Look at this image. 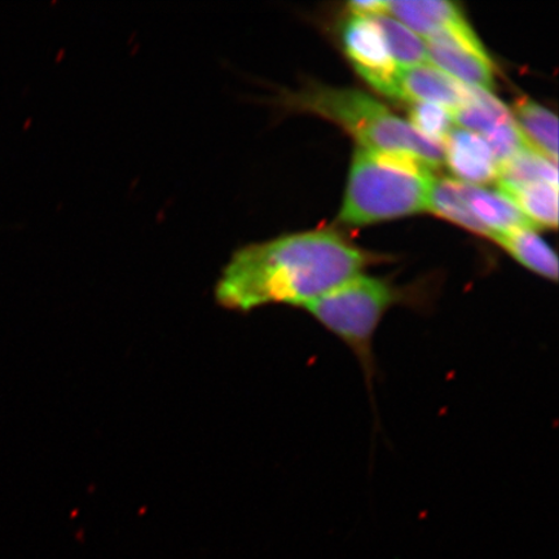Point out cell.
<instances>
[{
	"mask_svg": "<svg viewBox=\"0 0 559 559\" xmlns=\"http://www.w3.org/2000/svg\"><path fill=\"white\" fill-rule=\"evenodd\" d=\"M374 257L333 230H312L236 250L216 284L230 311L265 305L305 307L362 274Z\"/></svg>",
	"mask_w": 559,
	"mask_h": 559,
	"instance_id": "obj_1",
	"label": "cell"
},
{
	"mask_svg": "<svg viewBox=\"0 0 559 559\" xmlns=\"http://www.w3.org/2000/svg\"><path fill=\"white\" fill-rule=\"evenodd\" d=\"M431 166L411 153L356 148L340 221L367 226L428 212Z\"/></svg>",
	"mask_w": 559,
	"mask_h": 559,
	"instance_id": "obj_2",
	"label": "cell"
},
{
	"mask_svg": "<svg viewBox=\"0 0 559 559\" xmlns=\"http://www.w3.org/2000/svg\"><path fill=\"white\" fill-rule=\"evenodd\" d=\"M277 103L286 109L310 111L338 123L358 140L361 148L411 153L432 170L444 163L442 145L419 134L409 122L361 91L313 86L283 94Z\"/></svg>",
	"mask_w": 559,
	"mask_h": 559,
	"instance_id": "obj_3",
	"label": "cell"
},
{
	"mask_svg": "<svg viewBox=\"0 0 559 559\" xmlns=\"http://www.w3.org/2000/svg\"><path fill=\"white\" fill-rule=\"evenodd\" d=\"M408 300L412 298L407 290L396 288L388 280L361 274L313 300L305 310L352 349L370 386L376 374V333L388 312Z\"/></svg>",
	"mask_w": 559,
	"mask_h": 559,
	"instance_id": "obj_4",
	"label": "cell"
},
{
	"mask_svg": "<svg viewBox=\"0 0 559 559\" xmlns=\"http://www.w3.org/2000/svg\"><path fill=\"white\" fill-rule=\"evenodd\" d=\"M428 58L463 85L491 91L495 69L484 45L465 19L426 38Z\"/></svg>",
	"mask_w": 559,
	"mask_h": 559,
	"instance_id": "obj_5",
	"label": "cell"
},
{
	"mask_svg": "<svg viewBox=\"0 0 559 559\" xmlns=\"http://www.w3.org/2000/svg\"><path fill=\"white\" fill-rule=\"evenodd\" d=\"M342 45L358 73L380 94L401 100L400 72L372 17L352 15L342 25Z\"/></svg>",
	"mask_w": 559,
	"mask_h": 559,
	"instance_id": "obj_6",
	"label": "cell"
},
{
	"mask_svg": "<svg viewBox=\"0 0 559 559\" xmlns=\"http://www.w3.org/2000/svg\"><path fill=\"white\" fill-rule=\"evenodd\" d=\"M400 91L403 102L439 105L451 115L471 97L469 86L428 64L401 69Z\"/></svg>",
	"mask_w": 559,
	"mask_h": 559,
	"instance_id": "obj_7",
	"label": "cell"
},
{
	"mask_svg": "<svg viewBox=\"0 0 559 559\" xmlns=\"http://www.w3.org/2000/svg\"><path fill=\"white\" fill-rule=\"evenodd\" d=\"M443 145L445 164L464 183L477 186L498 180V159L480 135L453 129Z\"/></svg>",
	"mask_w": 559,
	"mask_h": 559,
	"instance_id": "obj_8",
	"label": "cell"
},
{
	"mask_svg": "<svg viewBox=\"0 0 559 559\" xmlns=\"http://www.w3.org/2000/svg\"><path fill=\"white\" fill-rule=\"evenodd\" d=\"M454 187H456L461 199L465 201L475 218L489 230L492 236L491 240H493L495 235L509 233V230L537 229L534 223L526 218L521 210L504 194L486 190V188L479 186L464 183L461 180H454Z\"/></svg>",
	"mask_w": 559,
	"mask_h": 559,
	"instance_id": "obj_9",
	"label": "cell"
},
{
	"mask_svg": "<svg viewBox=\"0 0 559 559\" xmlns=\"http://www.w3.org/2000/svg\"><path fill=\"white\" fill-rule=\"evenodd\" d=\"M512 115L527 148L557 164V116L528 97L515 102Z\"/></svg>",
	"mask_w": 559,
	"mask_h": 559,
	"instance_id": "obj_10",
	"label": "cell"
},
{
	"mask_svg": "<svg viewBox=\"0 0 559 559\" xmlns=\"http://www.w3.org/2000/svg\"><path fill=\"white\" fill-rule=\"evenodd\" d=\"M493 241L504 248L523 267L550 282H557V255L555 250L536 234V229L509 230V233L495 235Z\"/></svg>",
	"mask_w": 559,
	"mask_h": 559,
	"instance_id": "obj_11",
	"label": "cell"
},
{
	"mask_svg": "<svg viewBox=\"0 0 559 559\" xmlns=\"http://www.w3.org/2000/svg\"><path fill=\"white\" fill-rule=\"evenodd\" d=\"M388 11L393 13L397 20H401L402 24L407 26L409 31L425 35L426 38L443 29L444 26L465 19L457 4L444 2V0L388 2Z\"/></svg>",
	"mask_w": 559,
	"mask_h": 559,
	"instance_id": "obj_12",
	"label": "cell"
},
{
	"mask_svg": "<svg viewBox=\"0 0 559 559\" xmlns=\"http://www.w3.org/2000/svg\"><path fill=\"white\" fill-rule=\"evenodd\" d=\"M469 91V102L452 114L453 122L464 130L485 138L498 126L514 121L512 111L489 91L474 86Z\"/></svg>",
	"mask_w": 559,
	"mask_h": 559,
	"instance_id": "obj_13",
	"label": "cell"
},
{
	"mask_svg": "<svg viewBox=\"0 0 559 559\" xmlns=\"http://www.w3.org/2000/svg\"><path fill=\"white\" fill-rule=\"evenodd\" d=\"M499 190L536 227L557 228L558 187L547 183H531L499 186Z\"/></svg>",
	"mask_w": 559,
	"mask_h": 559,
	"instance_id": "obj_14",
	"label": "cell"
},
{
	"mask_svg": "<svg viewBox=\"0 0 559 559\" xmlns=\"http://www.w3.org/2000/svg\"><path fill=\"white\" fill-rule=\"evenodd\" d=\"M499 186L547 183L558 187L557 164L524 146L499 165Z\"/></svg>",
	"mask_w": 559,
	"mask_h": 559,
	"instance_id": "obj_15",
	"label": "cell"
},
{
	"mask_svg": "<svg viewBox=\"0 0 559 559\" xmlns=\"http://www.w3.org/2000/svg\"><path fill=\"white\" fill-rule=\"evenodd\" d=\"M372 19L379 25L384 40H386L391 58L397 67L405 69L426 64V61L429 60L428 48L418 35L384 13L372 16Z\"/></svg>",
	"mask_w": 559,
	"mask_h": 559,
	"instance_id": "obj_16",
	"label": "cell"
},
{
	"mask_svg": "<svg viewBox=\"0 0 559 559\" xmlns=\"http://www.w3.org/2000/svg\"><path fill=\"white\" fill-rule=\"evenodd\" d=\"M429 210L461 227L472 230L474 234L489 237V239L492 237L489 230L475 218L465 201L461 199L456 187H454V179L435 180L430 192Z\"/></svg>",
	"mask_w": 559,
	"mask_h": 559,
	"instance_id": "obj_17",
	"label": "cell"
},
{
	"mask_svg": "<svg viewBox=\"0 0 559 559\" xmlns=\"http://www.w3.org/2000/svg\"><path fill=\"white\" fill-rule=\"evenodd\" d=\"M412 128L431 142L443 145L453 130V118L449 110L435 104H412L409 110Z\"/></svg>",
	"mask_w": 559,
	"mask_h": 559,
	"instance_id": "obj_18",
	"label": "cell"
},
{
	"mask_svg": "<svg viewBox=\"0 0 559 559\" xmlns=\"http://www.w3.org/2000/svg\"><path fill=\"white\" fill-rule=\"evenodd\" d=\"M352 15L372 17L382 15L388 11V2L382 0H360V2H352L348 4Z\"/></svg>",
	"mask_w": 559,
	"mask_h": 559,
	"instance_id": "obj_19",
	"label": "cell"
}]
</instances>
